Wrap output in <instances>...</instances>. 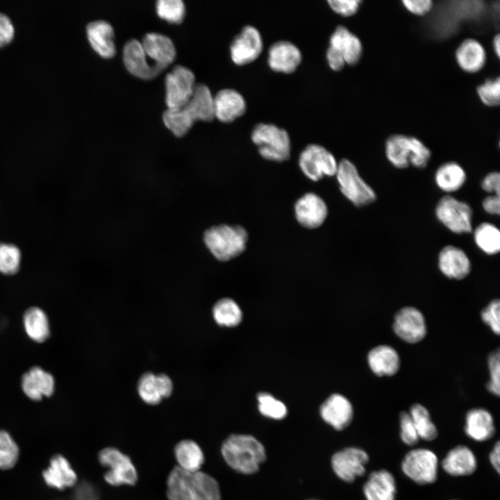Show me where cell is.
I'll use <instances>...</instances> for the list:
<instances>
[{
    "instance_id": "47",
    "label": "cell",
    "mask_w": 500,
    "mask_h": 500,
    "mask_svg": "<svg viewBox=\"0 0 500 500\" xmlns=\"http://www.w3.org/2000/svg\"><path fill=\"white\" fill-rule=\"evenodd\" d=\"M500 302L498 299L492 300L481 311L482 321L496 335L500 333Z\"/></svg>"
},
{
    "instance_id": "51",
    "label": "cell",
    "mask_w": 500,
    "mask_h": 500,
    "mask_svg": "<svg viewBox=\"0 0 500 500\" xmlns=\"http://www.w3.org/2000/svg\"><path fill=\"white\" fill-rule=\"evenodd\" d=\"M402 3L407 10L418 16L426 15L433 6L431 0H403Z\"/></svg>"
},
{
    "instance_id": "44",
    "label": "cell",
    "mask_w": 500,
    "mask_h": 500,
    "mask_svg": "<svg viewBox=\"0 0 500 500\" xmlns=\"http://www.w3.org/2000/svg\"><path fill=\"white\" fill-rule=\"evenodd\" d=\"M155 376L151 372L144 373L138 384V391L140 398L149 405H156L162 399L156 388Z\"/></svg>"
},
{
    "instance_id": "55",
    "label": "cell",
    "mask_w": 500,
    "mask_h": 500,
    "mask_svg": "<svg viewBox=\"0 0 500 500\" xmlns=\"http://www.w3.org/2000/svg\"><path fill=\"white\" fill-rule=\"evenodd\" d=\"M155 381L158 392L162 398L168 397L172 394L173 383L167 375L165 374L156 375Z\"/></svg>"
},
{
    "instance_id": "21",
    "label": "cell",
    "mask_w": 500,
    "mask_h": 500,
    "mask_svg": "<svg viewBox=\"0 0 500 500\" xmlns=\"http://www.w3.org/2000/svg\"><path fill=\"white\" fill-rule=\"evenodd\" d=\"M442 467L448 474L462 476L472 474L477 468L474 452L465 445L451 449L442 461Z\"/></svg>"
},
{
    "instance_id": "2",
    "label": "cell",
    "mask_w": 500,
    "mask_h": 500,
    "mask_svg": "<svg viewBox=\"0 0 500 500\" xmlns=\"http://www.w3.org/2000/svg\"><path fill=\"white\" fill-rule=\"evenodd\" d=\"M203 240L207 248L217 260L228 261L244 251L248 235L242 226L221 224L208 228L204 233Z\"/></svg>"
},
{
    "instance_id": "12",
    "label": "cell",
    "mask_w": 500,
    "mask_h": 500,
    "mask_svg": "<svg viewBox=\"0 0 500 500\" xmlns=\"http://www.w3.org/2000/svg\"><path fill=\"white\" fill-rule=\"evenodd\" d=\"M262 46V37L257 28L244 26L231 44V59L238 65L250 63L260 56Z\"/></svg>"
},
{
    "instance_id": "57",
    "label": "cell",
    "mask_w": 500,
    "mask_h": 500,
    "mask_svg": "<svg viewBox=\"0 0 500 500\" xmlns=\"http://www.w3.org/2000/svg\"><path fill=\"white\" fill-rule=\"evenodd\" d=\"M484 210L490 215H499L500 211L499 196L490 195L485 197L482 202Z\"/></svg>"
},
{
    "instance_id": "32",
    "label": "cell",
    "mask_w": 500,
    "mask_h": 500,
    "mask_svg": "<svg viewBox=\"0 0 500 500\" xmlns=\"http://www.w3.org/2000/svg\"><path fill=\"white\" fill-rule=\"evenodd\" d=\"M174 455L182 469L194 473L199 471L204 462L203 453L194 441L184 440L178 442L174 448Z\"/></svg>"
},
{
    "instance_id": "33",
    "label": "cell",
    "mask_w": 500,
    "mask_h": 500,
    "mask_svg": "<svg viewBox=\"0 0 500 500\" xmlns=\"http://www.w3.org/2000/svg\"><path fill=\"white\" fill-rule=\"evenodd\" d=\"M192 474L178 466L171 471L167 481V496L169 500H194Z\"/></svg>"
},
{
    "instance_id": "48",
    "label": "cell",
    "mask_w": 500,
    "mask_h": 500,
    "mask_svg": "<svg viewBox=\"0 0 500 500\" xmlns=\"http://www.w3.org/2000/svg\"><path fill=\"white\" fill-rule=\"evenodd\" d=\"M400 437L408 446L416 444L419 438L408 412L402 411L399 415Z\"/></svg>"
},
{
    "instance_id": "41",
    "label": "cell",
    "mask_w": 500,
    "mask_h": 500,
    "mask_svg": "<svg viewBox=\"0 0 500 500\" xmlns=\"http://www.w3.org/2000/svg\"><path fill=\"white\" fill-rule=\"evenodd\" d=\"M158 15L169 22L179 24L185 16V5L181 0H159L156 2Z\"/></svg>"
},
{
    "instance_id": "34",
    "label": "cell",
    "mask_w": 500,
    "mask_h": 500,
    "mask_svg": "<svg viewBox=\"0 0 500 500\" xmlns=\"http://www.w3.org/2000/svg\"><path fill=\"white\" fill-rule=\"evenodd\" d=\"M24 326L28 336L37 342L45 341L49 336V324L45 312L39 308L28 309L23 318Z\"/></svg>"
},
{
    "instance_id": "9",
    "label": "cell",
    "mask_w": 500,
    "mask_h": 500,
    "mask_svg": "<svg viewBox=\"0 0 500 500\" xmlns=\"http://www.w3.org/2000/svg\"><path fill=\"white\" fill-rule=\"evenodd\" d=\"M195 76L188 68L175 66L165 77L166 104L168 109L183 107L190 99L195 86Z\"/></svg>"
},
{
    "instance_id": "11",
    "label": "cell",
    "mask_w": 500,
    "mask_h": 500,
    "mask_svg": "<svg viewBox=\"0 0 500 500\" xmlns=\"http://www.w3.org/2000/svg\"><path fill=\"white\" fill-rule=\"evenodd\" d=\"M368 461L369 456L365 451L357 447H347L333 456L331 465L340 478L351 483L365 474Z\"/></svg>"
},
{
    "instance_id": "40",
    "label": "cell",
    "mask_w": 500,
    "mask_h": 500,
    "mask_svg": "<svg viewBox=\"0 0 500 500\" xmlns=\"http://www.w3.org/2000/svg\"><path fill=\"white\" fill-rule=\"evenodd\" d=\"M19 457V448L10 435L0 430V469L12 467Z\"/></svg>"
},
{
    "instance_id": "19",
    "label": "cell",
    "mask_w": 500,
    "mask_h": 500,
    "mask_svg": "<svg viewBox=\"0 0 500 500\" xmlns=\"http://www.w3.org/2000/svg\"><path fill=\"white\" fill-rule=\"evenodd\" d=\"M244 97L233 89H224L214 97V113L222 122H231L242 116L246 111Z\"/></svg>"
},
{
    "instance_id": "53",
    "label": "cell",
    "mask_w": 500,
    "mask_h": 500,
    "mask_svg": "<svg viewBox=\"0 0 500 500\" xmlns=\"http://www.w3.org/2000/svg\"><path fill=\"white\" fill-rule=\"evenodd\" d=\"M481 188L486 192L499 196L500 174L498 172L488 173L481 182Z\"/></svg>"
},
{
    "instance_id": "15",
    "label": "cell",
    "mask_w": 500,
    "mask_h": 500,
    "mask_svg": "<svg viewBox=\"0 0 500 500\" xmlns=\"http://www.w3.org/2000/svg\"><path fill=\"white\" fill-rule=\"evenodd\" d=\"M438 267L450 279L462 280L471 271V262L467 253L453 245L444 247L438 255Z\"/></svg>"
},
{
    "instance_id": "4",
    "label": "cell",
    "mask_w": 500,
    "mask_h": 500,
    "mask_svg": "<svg viewBox=\"0 0 500 500\" xmlns=\"http://www.w3.org/2000/svg\"><path fill=\"white\" fill-rule=\"evenodd\" d=\"M336 178L342 194L356 206L369 205L376 199L374 190L359 175L356 167L342 159L338 165Z\"/></svg>"
},
{
    "instance_id": "23",
    "label": "cell",
    "mask_w": 500,
    "mask_h": 500,
    "mask_svg": "<svg viewBox=\"0 0 500 500\" xmlns=\"http://www.w3.org/2000/svg\"><path fill=\"white\" fill-rule=\"evenodd\" d=\"M329 47L340 53L345 63L350 65L356 64L362 53L360 39L343 26H338L332 33Z\"/></svg>"
},
{
    "instance_id": "25",
    "label": "cell",
    "mask_w": 500,
    "mask_h": 500,
    "mask_svg": "<svg viewBox=\"0 0 500 500\" xmlns=\"http://www.w3.org/2000/svg\"><path fill=\"white\" fill-rule=\"evenodd\" d=\"M45 483L53 488L64 490L74 486L77 475L69 461L61 455L51 458L49 465L42 474Z\"/></svg>"
},
{
    "instance_id": "46",
    "label": "cell",
    "mask_w": 500,
    "mask_h": 500,
    "mask_svg": "<svg viewBox=\"0 0 500 500\" xmlns=\"http://www.w3.org/2000/svg\"><path fill=\"white\" fill-rule=\"evenodd\" d=\"M500 354L497 349L490 353L488 365L490 372V381L487 383V389L493 395L499 396L500 383Z\"/></svg>"
},
{
    "instance_id": "17",
    "label": "cell",
    "mask_w": 500,
    "mask_h": 500,
    "mask_svg": "<svg viewBox=\"0 0 500 500\" xmlns=\"http://www.w3.org/2000/svg\"><path fill=\"white\" fill-rule=\"evenodd\" d=\"M301 61L299 49L289 41L274 43L268 51V65L276 72L285 74L294 72Z\"/></svg>"
},
{
    "instance_id": "38",
    "label": "cell",
    "mask_w": 500,
    "mask_h": 500,
    "mask_svg": "<svg viewBox=\"0 0 500 500\" xmlns=\"http://www.w3.org/2000/svg\"><path fill=\"white\" fill-rule=\"evenodd\" d=\"M212 315L217 324L228 327L237 326L242 319L239 306L229 298L222 299L214 305Z\"/></svg>"
},
{
    "instance_id": "43",
    "label": "cell",
    "mask_w": 500,
    "mask_h": 500,
    "mask_svg": "<svg viewBox=\"0 0 500 500\" xmlns=\"http://www.w3.org/2000/svg\"><path fill=\"white\" fill-rule=\"evenodd\" d=\"M21 253L19 249L11 244H0V272L13 274L19 267Z\"/></svg>"
},
{
    "instance_id": "8",
    "label": "cell",
    "mask_w": 500,
    "mask_h": 500,
    "mask_svg": "<svg viewBox=\"0 0 500 500\" xmlns=\"http://www.w3.org/2000/svg\"><path fill=\"white\" fill-rule=\"evenodd\" d=\"M299 167L310 179L317 181L324 176L336 174L338 163L334 156L324 147L309 144L301 153Z\"/></svg>"
},
{
    "instance_id": "59",
    "label": "cell",
    "mask_w": 500,
    "mask_h": 500,
    "mask_svg": "<svg viewBox=\"0 0 500 500\" xmlns=\"http://www.w3.org/2000/svg\"><path fill=\"white\" fill-rule=\"evenodd\" d=\"M493 49L496 53L497 58L500 56V36L499 34H497L492 41Z\"/></svg>"
},
{
    "instance_id": "31",
    "label": "cell",
    "mask_w": 500,
    "mask_h": 500,
    "mask_svg": "<svg viewBox=\"0 0 500 500\" xmlns=\"http://www.w3.org/2000/svg\"><path fill=\"white\" fill-rule=\"evenodd\" d=\"M467 175L464 169L456 162L441 165L435 171L436 185L443 192L451 193L458 190L465 184Z\"/></svg>"
},
{
    "instance_id": "5",
    "label": "cell",
    "mask_w": 500,
    "mask_h": 500,
    "mask_svg": "<svg viewBox=\"0 0 500 500\" xmlns=\"http://www.w3.org/2000/svg\"><path fill=\"white\" fill-rule=\"evenodd\" d=\"M401 469L406 476L417 484H431L438 478V459L430 449H415L405 455Z\"/></svg>"
},
{
    "instance_id": "13",
    "label": "cell",
    "mask_w": 500,
    "mask_h": 500,
    "mask_svg": "<svg viewBox=\"0 0 500 500\" xmlns=\"http://www.w3.org/2000/svg\"><path fill=\"white\" fill-rule=\"evenodd\" d=\"M123 60L127 70L135 76L149 80L157 76L163 69L150 63L141 42L132 39L124 45Z\"/></svg>"
},
{
    "instance_id": "3",
    "label": "cell",
    "mask_w": 500,
    "mask_h": 500,
    "mask_svg": "<svg viewBox=\"0 0 500 500\" xmlns=\"http://www.w3.org/2000/svg\"><path fill=\"white\" fill-rule=\"evenodd\" d=\"M251 140L266 160L282 162L290 158V140L283 128L272 124H258L252 131Z\"/></svg>"
},
{
    "instance_id": "36",
    "label": "cell",
    "mask_w": 500,
    "mask_h": 500,
    "mask_svg": "<svg viewBox=\"0 0 500 500\" xmlns=\"http://www.w3.org/2000/svg\"><path fill=\"white\" fill-rule=\"evenodd\" d=\"M409 415L419 439L432 441L437 438L438 435L437 427L431 420L429 411L424 406L417 403L412 404Z\"/></svg>"
},
{
    "instance_id": "24",
    "label": "cell",
    "mask_w": 500,
    "mask_h": 500,
    "mask_svg": "<svg viewBox=\"0 0 500 500\" xmlns=\"http://www.w3.org/2000/svg\"><path fill=\"white\" fill-rule=\"evenodd\" d=\"M22 386L24 394L28 398L39 401L53 393L55 381L51 374L39 367H34L24 374Z\"/></svg>"
},
{
    "instance_id": "45",
    "label": "cell",
    "mask_w": 500,
    "mask_h": 500,
    "mask_svg": "<svg viewBox=\"0 0 500 500\" xmlns=\"http://www.w3.org/2000/svg\"><path fill=\"white\" fill-rule=\"evenodd\" d=\"M477 94L483 104L490 107L499 105L500 103V79H490L478 86Z\"/></svg>"
},
{
    "instance_id": "30",
    "label": "cell",
    "mask_w": 500,
    "mask_h": 500,
    "mask_svg": "<svg viewBox=\"0 0 500 500\" xmlns=\"http://www.w3.org/2000/svg\"><path fill=\"white\" fill-rule=\"evenodd\" d=\"M385 149L386 158L394 167L406 168L410 165L412 157V137L393 135L386 140Z\"/></svg>"
},
{
    "instance_id": "50",
    "label": "cell",
    "mask_w": 500,
    "mask_h": 500,
    "mask_svg": "<svg viewBox=\"0 0 500 500\" xmlns=\"http://www.w3.org/2000/svg\"><path fill=\"white\" fill-rule=\"evenodd\" d=\"M360 0H328V3L336 13L349 17L354 15L361 3Z\"/></svg>"
},
{
    "instance_id": "27",
    "label": "cell",
    "mask_w": 500,
    "mask_h": 500,
    "mask_svg": "<svg viewBox=\"0 0 500 500\" xmlns=\"http://www.w3.org/2000/svg\"><path fill=\"white\" fill-rule=\"evenodd\" d=\"M183 108L194 122H210L215 118L214 97L202 83L195 85L192 96Z\"/></svg>"
},
{
    "instance_id": "54",
    "label": "cell",
    "mask_w": 500,
    "mask_h": 500,
    "mask_svg": "<svg viewBox=\"0 0 500 500\" xmlns=\"http://www.w3.org/2000/svg\"><path fill=\"white\" fill-rule=\"evenodd\" d=\"M71 500H98V495L92 485L83 483L76 488Z\"/></svg>"
},
{
    "instance_id": "58",
    "label": "cell",
    "mask_w": 500,
    "mask_h": 500,
    "mask_svg": "<svg viewBox=\"0 0 500 500\" xmlns=\"http://www.w3.org/2000/svg\"><path fill=\"white\" fill-rule=\"evenodd\" d=\"M490 464L496 470L497 473L500 472V442L497 441L494 445L489 456Z\"/></svg>"
},
{
    "instance_id": "39",
    "label": "cell",
    "mask_w": 500,
    "mask_h": 500,
    "mask_svg": "<svg viewBox=\"0 0 500 500\" xmlns=\"http://www.w3.org/2000/svg\"><path fill=\"white\" fill-rule=\"evenodd\" d=\"M162 119L166 127L176 137L185 135L194 122L183 107L167 108L162 115Z\"/></svg>"
},
{
    "instance_id": "26",
    "label": "cell",
    "mask_w": 500,
    "mask_h": 500,
    "mask_svg": "<svg viewBox=\"0 0 500 500\" xmlns=\"http://www.w3.org/2000/svg\"><path fill=\"white\" fill-rule=\"evenodd\" d=\"M465 432L469 438L476 442L491 439L495 433L492 415L482 408L469 410L465 416Z\"/></svg>"
},
{
    "instance_id": "29",
    "label": "cell",
    "mask_w": 500,
    "mask_h": 500,
    "mask_svg": "<svg viewBox=\"0 0 500 500\" xmlns=\"http://www.w3.org/2000/svg\"><path fill=\"white\" fill-rule=\"evenodd\" d=\"M456 60L458 66L465 72L476 73L485 64V50L478 40L468 38L457 48Z\"/></svg>"
},
{
    "instance_id": "16",
    "label": "cell",
    "mask_w": 500,
    "mask_h": 500,
    "mask_svg": "<svg viewBox=\"0 0 500 500\" xmlns=\"http://www.w3.org/2000/svg\"><path fill=\"white\" fill-rule=\"evenodd\" d=\"M322 419L336 430L347 428L353 419V410L351 402L340 394H333L321 406Z\"/></svg>"
},
{
    "instance_id": "52",
    "label": "cell",
    "mask_w": 500,
    "mask_h": 500,
    "mask_svg": "<svg viewBox=\"0 0 500 500\" xmlns=\"http://www.w3.org/2000/svg\"><path fill=\"white\" fill-rule=\"evenodd\" d=\"M14 26L10 19L0 12V47L8 43L13 38Z\"/></svg>"
},
{
    "instance_id": "7",
    "label": "cell",
    "mask_w": 500,
    "mask_h": 500,
    "mask_svg": "<svg viewBox=\"0 0 500 500\" xmlns=\"http://www.w3.org/2000/svg\"><path fill=\"white\" fill-rule=\"evenodd\" d=\"M100 464L108 468L105 481L113 486L134 485L138 480L136 469L130 458L114 447L102 449L98 456Z\"/></svg>"
},
{
    "instance_id": "28",
    "label": "cell",
    "mask_w": 500,
    "mask_h": 500,
    "mask_svg": "<svg viewBox=\"0 0 500 500\" xmlns=\"http://www.w3.org/2000/svg\"><path fill=\"white\" fill-rule=\"evenodd\" d=\"M86 31L92 47L99 56L104 58L115 56L114 31L108 22L103 20L92 22L88 24Z\"/></svg>"
},
{
    "instance_id": "14",
    "label": "cell",
    "mask_w": 500,
    "mask_h": 500,
    "mask_svg": "<svg viewBox=\"0 0 500 500\" xmlns=\"http://www.w3.org/2000/svg\"><path fill=\"white\" fill-rule=\"evenodd\" d=\"M294 210L298 222L308 228L320 226L328 214L326 203L319 196L312 192L299 199L295 203Z\"/></svg>"
},
{
    "instance_id": "37",
    "label": "cell",
    "mask_w": 500,
    "mask_h": 500,
    "mask_svg": "<svg viewBox=\"0 0 500 500\" xmlns=\"http://www.w3.org/2000/svg\"><path fill=\"white\" fill-rule=\"evenodd\" d=\"M194 500H221L219 486L211 476L198 471L192 474Z\"/></svg>"
},
{
    "instance_id": "18",
    "label": "cell",
    "mask_w": 500,
    "mask_h": 500,
    "mask_svg": "<svg viewBox=\"0 0 500 500\" xmlns=\"http://www.w3.org/2000/svg\"><path fill=\"white\" fill-rule=\"evenodd\" d=\"M147 58L163 69L171 64L176 56V49L168 37L156 33L144 35L141 42Z\"/></svg>"
},
{
    "instance_id": "10",
    "label": "cell",
    "mask_w": 500,
    "mask_h": 500,
    "mask_svg": "<svg viewBox=\"0 0 500 500\" xmlns=\"http://www.w3.org/2000/svg\"><path fill=\"white\" fill-rule=\"evenodd\" d=\"M392 328L401 340L409 344L419 342L427 333L423 313L413 306H405L397 311Z\"/></svg>"
},
{
    "instance_id": "42",
    "label": "cell",
    "mask_w": 500,
    "mask_h": 500,
    "mask_svg": "<svg viewBox=\"0 0 500 500\" xmlns=\"http://www.w3.org/2000/svg\"><path fill=\"white\" fill-rule=\"evenodd\" d=\"M258 409L262 415L274 419H281L287 415V408L281 401L272 395L261 392L258 397Z\"/></svg>"
},
{
    "instance_id": "6",
    "label": "cell",
    "mask_w": 500,
    "mask_h": 500,
    "mask_svg": "<svg viewBox=\"0 0 500 500\" xmlns=\"http://www.w3.org/2000/svg\"><path fill=\"white\" fill-rule=\"evenodd\" d=\"M435 212L437 219L454 233H468L472 230L473 212L466 202L446 195L439 200Z\"/></svg>"
},
{
    "instance_id": "60",
    "label": "cell",
    "mask_w": 500,
    "mask_h": 500,
    "mask_svg": "<svg viewBox=\"0 0 500 500\" xmlns=\"http://www.w3.org/2000/svg\"><path fill=\"white\" fill-rule=\"evenodd\" d=\"M453 500H456V499H453Z\"/></svg>"
},
{
    "instance_id": "22",
    "label": "cell",
    "mask_w": 500,
    "mask_h": 500,
    "mask_svg": "<svg viewBox=\"0 0 500 500\" xmlns=\"http://www.w3.org/2000/svg\"><path fill=\"white\" fill-rule=\"evenodd\" d=\"M366 500H395L397 485L394 476L386 469L372 472L363 485Z\"/></svg>"
},
{
    "instance_id": "35",
    "label": "cell",
    "mask_w": 500,
    "mask_h": 500,
    "mask_svg": "<svg viewBox=\"0 0 500 500\" xmlns=\"http://www.w3.org/2000/svg\"><path fill=\"white\" fill-rule=\"evenodd\" d=\"M474 239L478 249L488 255L497 254L500 250V231L491 223L480 224L474 231Z\"/></svg>"
},
{
    "instance_id": "20",
    "label": "cell",
    "mask_w": 500,
    "mask_h": 500,
    "mask_svg": "<svg viewBox=\"0 0 500 500\" xmlns=\"http://www.w3.org/2000/svg\"><path fill=\"white\" fill-rule=\"evenodd\" d=\"M367 363L376 376H392L398 372L401 360L395 349L390 345L381 344L369 351Z\"/></svg>"
},
{
    "instance_id": "1",
    "label": "cell",
    "mask_w": 500,
    "mask_h": 500,
    "mask_svg": "<svg viewBox=\"0 0 500 500\" xmlns=\"http://www.w3.org/2000/svg\"><path fill=\"white\" fill-rule=\"evenodd\" d=\"M222 454L232 469L244 474L256 473L266 459L262 444L249 435L229 436L222 444Z\"/></svg>"
},
{
    "instance_id": "49",
    "label": "cell",
    "mask_w": 500,
    "mask_h": 500,
    "mask_svg": "<svg viewBox=\"0 0 500 500\" xmlns=\"http://www.w3.org/2000/svg\"><path fill=\"white\" fill-rule=\"evenodd\" d=\"M412 153L410 165L417 168H424L431 156V151L419 139L412 137Z\"/></svg>"
},
{
    "instance_id": "56",
    "label": "cell",
    "mask_w": 500,
    "mask_h": 500,
    "mask_svg": "<svg viewBox=\"0 0 500 500\" xmlns=\"http://www.w3.org/2000/svg\"><path fill=\"white\" fill-rule=\"evenodd\" d=\"M326 58L329 67L334 71L341 70L346 65L342 55L331 47L327 49Z\"/></svg>"
}]
</instances>
